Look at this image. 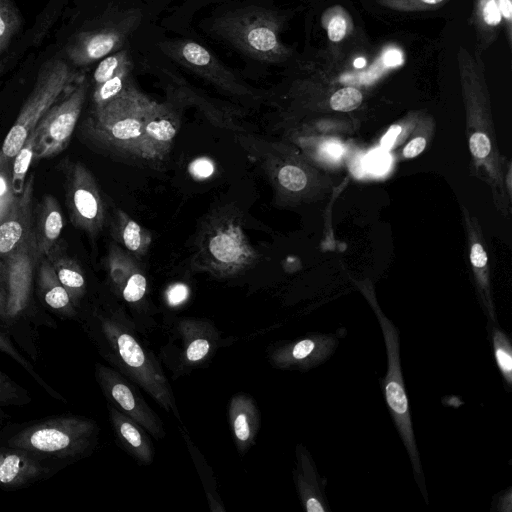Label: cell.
Segmentation results:
<instances>
[{
    "label": "cell",
    "mask_w": 512,
    "mask_h": 512,
    "mask_svg": "<svg viewBox=\"0 0 512 512\" xmlns=\"http://www.w3.org/2000/svg\"><path fill=\"white\" fill-rule=\"evenodd\" d=\"M492 342L496 364L508 386L512 385V347L507 336L498 328L493 329Z\"/></svg>",
    "instance_id": "30"
},
{
    "label": "cell",
    "mask_w": 512,
    "mask_h": 512,
    "mask_svg": "<svg viewBox=\"0 0 512 512\" xmlns=\"http://www.w3.org/2000/svg\"><path fill=\"white\" fill-rule=\"evenodd\" d=\"M97 377L107 399L115 408L140 424L151 436L165 437L164 425L145 401L138 386L112 368L98 365Z\"/></svg>",
    "instance_id": "13"
},
{
    "label": "cell",
    "mask_w": 512,
    "mask_h": 512,
    "mask_svg": "<svg viewBox=\"0 0 512 512\" xmlns=\"http://www.w3.org/2000/svg\"><path fill=\"white\" fill-rule=\"evenodd\" d=\"M376 314L379 319L387 351V373L384 379L385 399L400 437L407 449L415 476L422 477V468L401 372L398 330L379 310H377Z\"/></svg>",
    "instance_id": "8"
},
{
    "label": "cell",
    "mask_w": 512,
    "mask_h": 512,
    "mask_svg": "<svg viewBox=\"0 0 512 512\" xmlns=\"http://www.w3.org/2000/svg\"><path fill=\"white\" fill-rule=\"evenodd\" d=\"M205 10L198 28L234 52L248 76L261 77L291 60L292 49L281 38L286 14L272 0H222Z\"/></svg>",
    "instance_id": "1"
},
{
    "label": "cell",
    "mask_w": 512,
    "mask_h": 512,
    "mask_svg": "<svg viewBox=\"0 0 512 512\" xmlns=\"http://www.w3.org/2000/svg\"><path fill=\"white\" fill-rule=\"evenodd\" d=\"M39 262V284L46 304L53 309L70 307L71 297L60 283L48 258L42 256Z\"/></svg>",
    "instance_id": "24"
},
{
    "label": "cell",
    "mask_w": 512,
    "mask_h": 512,
    "mask_svg": "<svg viewBox=\"0 0 512 512\" xmlns=\"http://www.w3.org/2000/svg\"><path fill=\"white\" fill-rule=\"evenodd\" d=\"M33 234L40 256H47L58 244L64 218L58 200L46 194L38 203L33 219Z\"/></svg>",
    "instance_id": "19"
},
{
    "label": "cell",
    "mask_w": 512,
    "mask_h": 512,
    "mask_svg": "<svg viewBox=\"0 0 512 512\" xmlns=\"http://www.w3.org/2000/svg\"><path fill=\"white\" fill-rule=\"evenodd\" d=\"M0 350H2L3 352L9 354L11 357H13L16 361H18L20 364H22L23 366L25 367H28L27 366V363L25 361V359H23L19 353L17 352V350L11 345V343L9 342V340L7 338H5L4 336H2L0 334Z\"/></svg>",
    "instance_id": "47"
},
{
    "label": "cell",
    "mask_w": 512,
    "mask_h": 512,
    "mask_svg": "<svg viewBox=\"0 0 512 512\" xmlns=\"http://www.w3.org/2000/svg\"><path fill=\"white\" fill-rule=\"evenodd\" d=\"M155 100L132 79L123 91L100 108H92L80 132L96 148L125 160L144 163L142 132Z\"/></svg>",
    "instance_id": "5"
},
{
    "label": "cell",
    "mask_w": 512,
    "mask_h": 512,
    "mask_svg": "<svg viewBox=\"0 0 512 512\" xmlns=\"http://www.w3.org/2000/svg\"><path fill=\"white\" fill-rule=\"evenodd\" d=\"M498 8L502 19H504L509 39H511L512 30V0H497Z\"/></svg>",
    "instance_id": "43"
},
{
    "label": "cell",
    "mask_w": 512,
    "mask_h": 512,
    "mask_svg": "<svg viewBox=\"0 0 512 512\" xmlns=\"http://www.w3.org/2000/svg\"><path fill=\"white\" fill-rule=\"evenodd\" d=\"M257 259L236 209L222 207L206 217L192 259L197 269L218 277H231L252 267Z\"/></svg>",
    "instance_id": "6"
},
{
    "label": "cell",
    "mask_w": 512,
    "mask_h": 512,
    "mask_svg": "<svg viewBox=\"0 0 512 512\" xmlns=\"http://www.w3.org/2000/svg\"><path fill=\"white\" fill-rule=\"evenodd\" d=\"M93 429V424L85 421L74 422L68 429L59 425L42 426L27 437V444L32 449L49 453L79 450L88 442Z\"/></svg>",
    "instance_id": "17"
},
{
    "label": "cell",
    "mask_w": 512,
    "mask_h": 512,
    "mask_svg": "<svg viewBox=\"0 0 512 512\" xmlns=\"http://www.w3.org/2000/svg\"><path fill=\"white\" fill-rule=\"evenodd\" d=\"M401 130H402V128L399 125L391 126L388 129L387 133L382 137V140H381L382 148H384V149L390 148L394 144V142H395L397 136L400 134Z\"/></svg>",
    "instance_id": "48"
},
{
    "label": "cell",
    "mask_w": 512,
    "mask_h": 512,
    "mask_svg": "<svg viewBox=\"0 0 512 512\" xmlns=\"http://www.w3.org/2000/svg\"><path fill=\"white\" fill-rule=\"evenodd\" d=\"M66 204L73 225L95 237L105 222V205L92 173L80 162L63 160Z\"/></svg>",
    "instance_id": "10"
},
{
    "label": "cell",
    "mask_w": 512,
    "mask_h": 512,
    "mask_svg": "<svg viewBox=\"0 0 512 512\" xmlns=\"http://www.w3.org/2000/svg\"><path fill=\"white\" fill-rule=\"evenodd\" d=\"M327 36L332 42H340L352 30V20L342 7H332L322 17Z\"/></svg>",
    "instance_id": "29"
},
{
    "label": "cell",
    "mask_w": 512,
    "mask_h": 512,
    "mask_svg": "<svg viewBox=\"0 0 512 512\" xmlns=\"http://www.w3.org/2000/svg\"><path fill=\"white\" fill-rule=\"evenodd\" d=\"M470 260L471 263L477 268H482L486 265L487 255L480 244L476 243L472 246Z\"/></svg>",
    "instance_id": "46"
},
{
    "label": "cell",
    "mask_w": 512,
    "mask_h": 512,
    "mask_svg": "<svg viewBox=\"0 0 512 512\" xmlns=\"http://www.w3.org/2000/svg\"><path fill=\"white\" fill-rule=\"evenodd\" d=\"M214 170V163L207 157H199L189 165V173L198 180L209 178Z\"/></svg>",
    "instance_id": "40"
},
{
    "label": "cell",
    "mask_w": 512,
    "mask_h": 512,
    "mask_svg": "<svg viewBox=\"0 0 512 512\" xmlns=\"http://www.w3.org/2000/svg\"><path fill=\"white\" fill-rule=\"evenodd\" d=\"M33 191L34 176L31 175L10 210L0 219V258L16 249L32 231Z\"/></svg>",
    "instance_id": "15"
},
{
    "label": "cell",
    "mask_w": 512,
    "mask_h": 512,
    "mask_svg": "<svg viewBox=\"0 0 512 512\" xmlns=\"http://www.w3.org/2000/svg\"><path fill=\"white\" fill-rule=\"evenodd\" d=\"M147 291V279L145 275L135 267L125 280L119 293L125 302L129 304L139 303Z\"/></svg>",
    "instance_id": "33"
},
{
    "label": "cell",
    "mask_w": 512,
    "mask_h": 512,
    "mask_svg": "<svg viewBox=\"0 0 512 512\" xmlns=\"http://www.w3.org/2000/svg\"><path fill=\"white\" fill-rule=\"evenodd\" d=\"M380 5L396 11H426L441 7L448 0H376Z\"/></svg>",
    "instance_id": "35"
},
{
    "label": "cell",
    "mask_w": 512,
    "mask_h": 512,
    "mask_svg": "<svg viewBox=\"0 0 512 512\" xmlns=\"http://www.w3.org/2000/svg\"><path fill=\"white\" fill-rule=\"evenodd\" d=\"M37 131L34 129L15 155L11 165V182L16 195L23 191L26 175L34 159Z\"/></svg>",
    "instance_id": "26"
},
{
    "label": "cell",
    "mask_w": 512,
    "mask_h": 512,
    "mask_svg": "<svg viewBox=\"0 0 512 512\" xmlns=\"http://www.w3.org/2000/svg\"><path fill=\"white\" fill-rule=\"evenodd\" d=\"M83 76L60 58H53L43 64L31 93L2 143L0 167L12 164L15 155L42 117Z\"/></svg>",
    "instance_id": "7"
},
{
    "label": "cell",
    "mask_w": 512,
    "mask_h": 512,
    "mask_svg": "<svg viewBox=\"0 0 512 512\" xmlns=\"http://www.w3.org/2000/svg\"><path fill=\"white\" fill-rule=\"evenodd\" d=\"M365 65V59L364 58H357L354 61V66L357 68L363 67Z\"/></svg>",
    "instance_id": "51"
},
{
    "label": "cell",
    "mask_w": 512,
    "mask_h": 512,
    "mask_svg": "<svg viewBox=\"0 0 512 512\" xmlns=\"http://www.w3.org/2000/svg\"><path fill=\"white\" fill-rule=\"evenodd\" d=\"M1 268V267H0ZM0 276H2V271L0 273ZM0 316L5 318L7 317V297H6V291L3 288L2 280H0Z\"/></svg>",
    "instance_id": "49"
},
{
    "label": "cell",
    "mask_w": 512,
    "mask_h": 512,
    "mask_svg": "<svg viewBox=\"0 0 512 512\" xmlns=\"http://www.w3.org/2000/svg\"><path fill=\"white\" fill-rule=\"evenodd\" d=\"M151 45L180 70L202 80L219 93L244 105L264 103V89L250 85L244 76L228 66L212 49L188 33L172 36L156 21L142 29Z\"/></svg>",
    "instance_id": "3"
},
{
    "label": "cell",
    "mask_w": 512,
    "mask_h": 512,
    "mask_svg": "<svg viewBox=\"0 0 512 512\" xmlns=\"http://www.w3.org/2000/svg\"><path fill=\"white\" fill-rule=\"evenodd\" d=\"M45 257L50 261L70 297L79 298L85 291V278L77 261L69 257L59 243Z\"/></svg>",
    "instance_id": "22"
},
{
    "label": "cell",
    "mask_w": 512,
    "mask_h": 512,
    "mask_svg": "<svg viewBox=\"0 0 512 512\" xmlns=\"http://www.w3.org/2000/svg\"><path fill=\"white\" fill-rule=\"evenodd\" d=\"M185 106L170 92H166L165 101L155 102L143 124L142 153L145 164L156 167L164 163L180 128L181 112Z\"/></svg>",
    "instance_id": "12"
},
{
    "label": "cell",
    "mask_w": 512,
    "mask_h": 512,
    "mask_svg": "<svg viewBox=\"0 0 512 512\" xmlns=\"http://www.w3.org/2000/svg\"><path fill=\"white\" fill-rule=\"evenodd\" d=\"M108 359L118 371L180 420L172 387L154 353L144 344L132 319L119 308L97 315Z\"/></svg>",
    "instance_id": "2"
},
{
    "label": "cell",
    "mask_w": 512,
    "mask_h": 512,
    "mask_svg": "<svg viewBox=\"0 0 512 512\" xmlns=\"http://www.w3.org/2000/svg\"><path fill=\"white\" fill-rule=\"evenodd\" d=\"M181 432L183 434V437L188 445L190 454L192 459L194 460L195 466L197 467L199 471V475L202 479L205 492L207 495V500L210 505V509L212 511H225V508L222 505L221 500H219V496L216 491L215 481L213 478V473L210 467L207 465L205 459L202 457L200 452L198 451L197 447L193 445V443L190 441V438L188 434L186 433L185 429L182 428Z\"/></svg>",
    "instance_id": "27"
},
{
    "label": "cell",
    "mask_w": 512,
    "mask_h": 512,
    "mask_svg": "<svg viewBox=\"0 0 512 512\" xmlns=\"http://www.w3.org/2000/svg\"><path fill=\"white\" fill-rule=\"evenodd\" d=\"M297 469L296 484L301 501L308 512H323L326 510L321 498L315 469L311 458L302 445L296 448Z\"/></svg>",
    "instance_id": "21"
},
{
    "label": "cell",
    "mask_w": 512,
    "mask_h": 512,
    "mask_svg": "<svg viewBox=\"0 0 512 512\" xmlns=\"http://www.w3.org/2000/svg\"><path fill=\"white\" fill-rule=\"evenodd\" d=\"M501 14L497 0H478L475 9V22L479 31L488 38L489 34L497 32L501 24Z\"/></svg>",
    "instance_id": "31"
},
{
    "label": "cell",
    "mask_w": 512,
    "mask_h": 512,
    "mask_svg": "<svg viewBox=\"0 0 512 512\" xmlns=\"http://www.w3.org/2000/svg\"><path fill=\"white\" fill-rule=\"evenodd\" d=\"M228 420L238 451L246 453L261 426L260 412L253 398L244 393L235 394L228 406Z\"/></svg>",
    "instance_id": "18"
},
{
    "label": "cell",
    "mask_w": 512,
    "mask_h": 512,
    "mask_svg": "<svg viewBox=\"0 0 512 512\" xmlns=\"http://www.w3.org/2000/svg\"><path fill=\"white\" fill-rule=\"evenodd\" d=\"M272 173V178L281 188L291 192H297L306 187V173L297 165L285 164Z\"/></svg>",
    "instance_id": "32"
},
{
    "label": "cell",
    "mask_w": 512,
    "mask_h": 512,
    "mask_svg": "<svg viewBox=\"0 0 512 512\" xmlns=\"http://www.w3.org/2000/svg\"><path fill=\"white\" fill-rule=\"evenodd\" d=\"M3 259L0 267L6 285L7 315L14 316L28 302L34 269L41 259L33 230L16 249Z\"/></svg>",
    "instance_id": "14"
},
{
    "label": "cell",
    "mask_w": 512,
    "mask_h": 512,
    "mask_svg": "<svg viewBox=\"0 0 512 512\" xmlns=\"http://www.w3.org/2000/svg\"><path fill=\"white\" fill-rule=\"evenodd\" d=\"M156 19L144 0H106L102 9L69 38L67 58L74 66L91 65L131 46L136 35Z\"/></svg>",
    "instance_id": "4"
},
{
    "label": "cell",
    "mask_w": 512,
    "mask_h": 512,
    "mask_svg": "<svg viewBox=\"0 0 512 512\" xmlns=\"http://www.w3.org/2000/svg\"><path fill=\"white\" fill-rule=\"evenodd\" d=\"M3 65L0 63V72L2 71Z\"/></svg>",
    "instance_id": "52"
},
{
    "label": "cell",
    "mask_w": 512,
    "mask_h": 512,
    "mask_svg": "<svg viewBox=\"0 0 512 512\" xmlns=\"http://www.w3.org/2000/svg\"><path fill=\"white\" fill-rule=\"evenodd\" d=\"M469 146L472 154L477 158H485L491 150L489 138L480 132H476L470 137Z\"/></svg>",
    "instance_id": "41"
},
{
    "label": "cell",
    "mask_w": 512,
    "mask_h": 512,
    "mask_svg": "<svg viewBox=\"0 0 512 512\" xmlns=\"http://www.w3.org/2000/svg\"><path fill=\"white\" fill-rule=\"evenodd\" d=\"M135 69L136 62L128 64L102 84L92 87V108H100L120 94L127 84L135 78Z\"/></svg>",
    "instance_id": "25"
},
{
    "label": "cell",
    "mask_w": 512,
    "mask_h": 512,
    "mask_svg": "<svg viewBox=\"0 0 512 512\" xmlns=\"http://www.w3.org/2000/svg\"><path fill=\"white\" fill-rule=\"evenodd\" d=\"M11 165L0 167V219L10 210L16 198L11 182Z\"/></svg>",
    "instance_id": "36"
},
{
    "label": "cell",
    "mask_w": 512,
    "mask_h": 512,
    "mask_svg": "<svg viewBox=\"0 0 512 512\" xmlns=\"http://www.w3.org/2000/svg\"><path fill=\"white\" fill-rule=\"evenodd\" d=\"M335 342L325 336H309L284 343L269 352V361L280 369H306L324 360Z\"/></svg>",
    "instance_id": "16"
},
{
    "label": "cell",
    "mask_w": 512,
    "mask_h": 512,
    "mask_svg": "<svg viewBox=\"0 0 512 512\" xmlns=\"http://www.w3.org/2000/svg\"><path fill=\"white\" fill-rule=\"evenodd\" d=\"M21 396L20 388L8 376L0 372V406L16 404L23 400Z\"/></svg>",
    "instance_id": "38"
},
{
    "label": "cell",
    "mask_w": 512,
    "mask_h": 512,
    "mask_svg": "<svg viewBox=\"0 0 512 512\" xmlns=\"http://www.w3.org/2000/svg\"><path fill=\"white\" fill-rule=\"evenodd\" d=\"M426 146V140L423 137H417L411 140L403 150V155L412 158L419 155Z\"/></svg>",
    "instance_id": "45"
},
{
    "label": "cell",
    "mask_w": 512,
    "mask_h": 512,
    "mask_svg": "<svg viewBox=\"0 0 512 512\" xmlns=\"http://www.w3.org/2000/svg\"><path fill=\"white\" fill-rule=\"evenodd\" d=\"M390 161V156L386 151L376 149L366 156L364 165L371 173L381 175L388 170Z\"/></svg>",
    "instance_id": "39"
},
{
    "label": "cell",
    "mask_w": 512,
    "mask_h": 512,
    "mask_svg": "<svg viewBox=\"0 0 512 512\" xmlns=\"http://www.w3.org/2000/svg\"><path fill=\"white\" fill-rule=\"evenodd\" d=\"M153 10L156 18L162 13L164 0H144Z\"/></svg>",
    "instance_id": "50"
},
{
    "label": "cell",
    "mask_w": 512,
    "mask_h": 512,
    "mask_svg": "<svg viewBox=\"0 0 512 512\" xmlns=\"http://www.w3.org/2000/svg\"><path fill=\"white\" fill-rule=\"evenodd\" d=\"M321 153L329 159H338L344 153V147L336 141H327L321 146Z\"/></svg>",
    "instance_id": "44"
},
{
    "label": "cell",
    "mask_w": 512,
    "mask_h": 512,
    "mask_svg": "<svg viewBox=\"0 0 512 512\" xmlns=\"http://www.w3.org/2000/svg\"><path fill=\"white\" fill-rule=\"evenodd\" d=\"M22 459L15 454L7 455L0 463V482L9 484L14 482L23 472Z\"/></svg>",
    "instance_id": "37"
},
{
    "label": "cell",
    "mask_w": 512,
    "mask_h": 512,
    "mask_svg": "<svg viewBox=\"0 0 512 512\" xmlns=\"http://www.w3.org/2000/svg\"><path fill=\"white\" fill-rule=\"evenodd\" d=\"M22 18L11 0H0V54L19 31Z\"/></svg>",
    "instance_id": "28"
},
{
    "label": "cell",
    "mask_w": 512,
    "mask_h": 512,
    "mask_svg": "<svg viewBox=\"0 0 512 512\" xmlns=\"http://www.w3.org/2000/svg\"><path fill=\"white\" fill-rule=\"evenodd\" d=\"M90 81L83 76L73 88L56 102L37 126L34 159L51 158L68 145L80 117Z\"/></svg>",
    "instance_id": "9"
},
{
    "label": "cell",
    "mask_w": 512,
    "mask_h": 512,
    "mask_svg": "<svg viewBox=\"0 0 512 512\" xmlns=\"http://www.w3.org/2000/svg\"><path fill=\"white\" fill-rule=\"evenodd\" d=\"M171 359L168 361L179 373L188 372L209 360L220 345V333L206 319L185 317L173 327Z\"/></svg>",
    "instance_id": "11"
},
{
    "label": "cell",
    "mask_w": 512,
    "mask_h": 512,
    "mask_svg": "<svg viewBox=\"0 0 512 512\" xmlns=\"http://www.w3.org/2000/svg\"><path fill=\"white\" fill-rule=\"evenodd\" d=\"M189 296V289L183 283H175L166 291V299L169 305L178 306L186 301Z\"/></svg>",
    "instance_id": "42"
},
{
    "label": "cell",
    "mask_w": 512,
    "mask_h": 512,
    "mask_svg": "<svg viewBox=\"0 0 512 512\" xmlns=\"http://www.w3.org/2000/svg\"><path fill=\"white\" fill-rule=\"evenodd\" d=\"M109 414L115 434L124 449L139 463L151 464L154 449L147 431L112 405L109 406Z\"/></svg>",
    "instance_id": "20"
},
{
    "label": "cell",
    "mask_w": 512,
    "mask_h": 512,
    "mask_svg": "<svg viewBox=\"0 0 512 512\" xmlns=\"http://www.w3.org/2000/svg\"><path fill=\"white\" fill-rule=\"evenodd\" d=\"M114 235L124 247L137 257L146 253L151 237L149 233L122 211L116 213L113 224Z\"/></svg>",
    "instance_id": "23"
},
{
    "label": "cell",
    "mask_w": 512,
    "mask_h": 512,
    "mask_svg": "<svg viewBox=\"0 0 512 512\" xmlns=\"http://www.w3.org/2000/svg\"><path fill=\"white\" fill-rule=\"evenodd\" d=\"M362 93L351 86L337 90L330 98V106L333 110L349 112L360 106Z\"/></svg>",
    "instance_id": "34"
}]
</instances>
